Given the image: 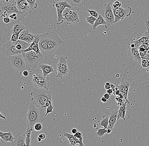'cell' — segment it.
Here are the masks:
<instances>
[{
	"label": "cell",
	"instance_id": "obj_1",
	"mask_svg": "<svg viewBox=\"0 0 149 146\" xmlns=\"http://www.w3.org/2000/svg\"><path fill=\"white\" fill-rule=\"evenodd\" d=\"M31 95L33 97L31 102L37 105L43 113L46 114L45 105L47 100H52L51 92L44 88H34Z\"/></svg>",
	"mask_w": 149,
	"mask_h": 146
},
{
	"label": "cell",
	"instance_id": "obj_10",
	"mask_svg": "<svg viewBox=\"0 0 149 146\" xmlns=\"http://www.w3.org/2000/svg\"><path fill=\"white\" fill-rule=\"evenodd\" d=\"M68 57L66 56H62L59 57V62L57 65V78L62 80L68 74L69 70L68 65Z\"/></svg>",
	"mask_w": 149,
	"mask_h": 146
},
{
	"label": "cell",
	"instance_id": "obj_13",
	"mask_svg": "<svg viewBox=\"0 0 149 146\" xmlns=\"http://www.w3.org/2000/svg\"><path fill=\"white\" fill-rule=\"evenodd\" d=\"M113 12L115 17V20L114 23H116L123 20L125 17L130 16L132 12V9L130 7L127 9L120 8L115 9L112 8Z\"/></svg>",
	"mask_w": 149,
	"mask_h": 146
},
{
	"label": "cell",
	"instance_id": "obj_25",
	"mask_svg": "<svg viewBox=\"0 0 149 146\" xmlns=\"http://www.w3.org/2000/svg\"><path fill=\"white\" fill-rule=\"evenodd\" d=\"M13 25L12 28V32L13 33H20L26 29L25 26L20 22H17L13 23Z\"/></svg>",
	"mask_w": 149,
	"mask_h": 146
},
{
	"label": "cell",
	"instance_id": "obj_4",
	"mask_svg": "<svg viewBox=\"0 0 149 146\" xmlns=\"http://www.w3.org/2000/svg\"><path fill=\"white\" fill-rule=\"evenodd\" d=\"M23 55L26 61L27 69L30 73L36 69L37 64L44 58L41 53L38 54L33 51L23 53Z\"/></svg>",
	"mask_w": 149,
	"mask_h": 146
},
{
	"label": "cell",
	"instance_id": "obj_39",
	"mask_svg": "<svg viewBox=\"0 0 149 146\" xmlns=\"http://www.w3.org/2000/svg\"><path fill=\"white\" fill-rule=\"evenodd\" d=\"M87 11L90 14L91 16H92L94 17H95L97 19L98 17L99 14L97 12H96V11L93 10H90L89 9H88Z\"/></svg>",
	"mask_w": 149,
	"mask_h": 146
},
{
	"label": "cell",
	"instance_id": "obj_32",
	"mask_svg": "<svg viewBox=\"0 0 149 146\" xmlns=\"http://www.w3.org/2000/svg\"><path fill=\"white\" fill-rule=\"evenodd\" d=\"M74 138L76 140L77 144H79L80 146H85L83 142L82 134L78 131L77 133L74 135Z\"/></svg>",
	"mask_w": 149,
	"mask_h": 146
},
{
	"label": "cell",
	"instance_id": "obj_57",
	"mask_svg": "<svg viewBox=\"0 0 149 146\" xmlns=\"http://www.w3.org/2000/svg\"></svg>",
	"mask_w": 149,
	"mask_h": 146
},
{
	"label": "cell",
	"instance_id": "obj_47",
	"mask_svg": "<svg viewBox=\"0 0 149 146\" xmlns=\"http://www.w3.org/2000/svg\"><path fill=\"white\" fill-rule=\"evenodd\" d=\"M107 93L109 94L110 95H111L113 94V91L112 89L111 88L109 90H107Z\"/></svg>",
	"mask_w": 149,
	"mask_h": 146
},
{
	"label": "cell",
	"instance_id": "obj_42",
	"mask_svg": "<svg viewBox=\"0 0 149 146\" xmlns=\"http://www.w3.org/2000/svg\"><path fill=\"white\" fill-rule=\"evenodd\" d=\"M42 126L41 123H36V124L34 125V127H33V129L35 130V131H40L42 130Z\"/></svg>",
	"mask_w": 149,
	"mask_h": 146
},
{
	"label": "cell",
	"instance_id": "obj_12",
	"mask_svg": "<svg viewBox=\"0 0 149 146\" xmlns=\"http://www.w3.org/2000/svg\"><path fill=\"white\" fill-rule=\"evenodd\" d=\"M63 16L68 25L78 24L80 22L78 12L72 11L69 8H66L63 12Z\"/></svg>",
	"mask_w": 149,
	"mask_h": 146
},
{
	"label": "cell",
	"instance_id": "obj_41",
	"mask_svg": "<svg viewBox=\"0 0 149 146\" xmlns=\"http://www.w3.org/2000/svg\"><path fill=\"white\" fill-rule=\"evenodd\" d=\"M54 109V105L53 104L51 105L49 107H47L46 109V112L45 115V117H46L49 113L53 112Z\"/></svg>",
	"mask_w": 149,
	"mask_h": 146
},
{
	"label": "cell",
	"instance_id": "obj_11",
	"mask_svg": "<svg viewBox=\"0 0 149 146\" xmlns=\"http://www.w3.org/2000/svg\"><path fill=\"white\" fill-rule=\"evenodd\" d=\"M2 53L6 56H11L20 54H23V52L18 50L17 42L10 41L4 44L2 47Z\"/></svg>",
	"mask_w": 149,
	"mask_h": 146
},
{
	"label": "cell",
	"instance_id": "obj_2",
	"mask_svg": "<svg viewBox=\"0 0 149 146\" xmlns=\"http://www.w3.org/2000/svg\"><path fill=\"white\" fill-rule=\"evenodd\" d=\"M45 115L37 105L31 102L26 116L28 127L33 128L36 123H42L44 121Z\"/></svg>",
	"mask_w": 149,
	"mask_h": 146
},
{
	"label": "cell",
	"instance_id": "obj_29",
	"mask_svg": "<svg viewBox=\"0 0 149 146\" xmlns=\"http://www.w3.org/2000/svg\"><path fill=\"white\" fill-rule=\"evenodd\" d=\"M64 136L68 139L70 142V145L71 146H74L77 144V142L74 138L73 134H71L69 133L65 132L64 133Z\"/></svg>",
	"mask_w": 149,
	"mask_h": 146
},
{
	"label": "cell",
	"instance_id": "obj_19",
	"mask_svg": "<svg viewBox=\"0 0 149 146\" xmlns=\"http://www.w3.org/2000/svg\"><path fill=\"white\" fill-rule=\"evenodd\" d=\"M19 40L31 43L34 40V34H33L28 29H25L19 33Z\"/></svg>",
	"mask_w": 149,
	"mask_h": 146
},
{
	"label": "cell",
	"instance_id": "obj_22",
	"mask_svg": "<svg viewBox=\"0 0 149 146\" xmlns=\"http://www.w3.org/2000/svg\"><path fill=\"white\" fill-rule=\"evenodd\" d=\"M39 68L42 70L44 77H46L50 73L55 72L54 69L52 65L47 64H41L39 66Z\"/></svg>",
	"mask_w": 149,
	"mask_h": 146
},
{
	"label": "cell",
	"instance_id": "obj_33",
	"mask_svg": "<svg viewBox=\"0 0 149 146\" xmlns=\"http://www.w3.org/2000/svg\"><path fill=\"white\" fill-rule=\"evenodd\" d=\"M108 129L103 128H98L96 132L95 133L96 136L97 137L99 138H101L104 136V135L107 133Z\"/></svg>",
	"mask_w": 149,
	"mask_h": 146
},
{
	"label": "cell",
	"instance_id": "obj_36",
	"mask_svg": "<svg viewBox=\"0 0 149 146\" xmlns=\"http://www.w3.org/2000/svg\"><path fill=\"white\" fill-rule=\"evenodd\" d=\"M32 9H37L38 4L37 3V0H26Z\"/></svg>",
	"mask_w": 149,
	"mask_h": 146
},
{
	"label": "cell",
	"instance_id": "obj_45",
	"mask_svg": "<svg viewBox=\"0 0 149 146\" xmlns=\"http://www.w3.org/2000/svg\"><path fill=\"white\" fill-rule=\"evenodd\" d=\"M38 137L40 138L42 140H43V139H45L46 138V136L45 134H41L39 135Z\"/></svg>",
	"mask_w": 149,
	"mask_h": 146
},
{
	"label": "cell",
	"instance_id": "obj_16",
	"mask_svg": "<svg viewBox=\"0 0 149 146\" xmlns=\"http://www.w3.org/2000/svg\"><path fill=\"white\" fill-rule=\"evenodd\" d=\"M130 87V83L129 81L122 80L120 84L118 86V88L120 91L121 93L124 96V99L130 103L127 98L129 87Z\"/></svg>",
	"mask_w": 149,
	"mask_h": 146
},
{
	"label": "cell",
	"instance_id": "obj_46",
	"mask_svg": "<svg viewBox=\"0 0 149 146\" xmlns=\"http://www.w3.org/2000/svg\"><path fill=\"white\" fill-rule=\"evenodd\" d=\"M22 74L24 77H27L29 76V71L28 70H25L22 73Z\"/></svg>",
	"mask_w": 149,
	"mask_h": 146
},
{
	"label": "cell",
	"instance_id": "obj_9",
	"mask_svg": "<svg viewBox=\"0 0 149 146\" xmlns=\"http://www.w3.org/2000/svg\"><path fill=\"white\" fill-rule=\"evenodd\" d=\"M53 7H55L57 13L58 22L57 25H60L64 23L65 19L63 16V12L66 8L72 9L71 6L67 1H59L54 2Z\"/></svg>",
	"mask_w": 149,
	"mask_h": 146
},
{
	"label": "cell",
	"instance_id": "obj_44",
	"mask_svg": "<svg viewBox=\"0 0 149 146\" xmlns=\"http://www.w3.org/2000/svg\"><path fill=\"white\" fill-rule=\"evenodd\" d=\"M111 84L109 82H107L105 83V88L106 90H109L111 89Z\"/></svg>",
	"mask_w": 149,
	"mask_h": 146
},
{
	"label": "cell",
	"instance_id": "obj_48",
	"mask_svg": "<svg viewBox=\"0 0 149 146\" xmlns=\"http://www.w3.org/2000/svg\"><path fill=\"white\" fill-rule=\"evenodd\" d=\"M103 97H105L107 100H109V99H110V95L109 94L107 93H106L104 95Z\"/></svg>",
	"mask_w": 149,
	"mask_h": 146
},
{
	"label": "cell",
	"instance_id": "obj_51",
	"mask_svg": "<svg viewBox=\"0 0 149 146\" xmlns=\"http://www.w3.org/2000/svg\"><path fill=\"white\" fill-rule=\"evenodd\" d=\"M0 114H1L0 117H1V118H2L3 119H4L5 120H6V117L5 116H3L1 112H0Z\"/></svg>",
	"mask_w": 149,
	"mask_h": 146
},
{
	"label": "cell",
	"instance_id": "obj_6",
	"mask_svg": "<svg viewBox=\"0 0 149 146\" xmlns=\"http://www.w3.org/2000/svg\"><path fill=\"white\" fill-rule=\"evenodd\" d=\"M8 65L19 71L21 73H22L24 71L27 70L26 66V61L23 54L9 56Z\"/></svg>",
	"mask_w": 149,
	"mask_h": 146
},
{
	"label": "cell",
	"instance_id": "obj_27",
	"mask_svg": "<svg viewBox=\"0 0 149 146\" xmlns=\"http://www.w3.org/2000/svg\"><path fill=\"white\" fill-rule=\"evenodd\" d=\"M102 25H104L105 26L107 25V23L102 15L101 14H100L98 17L97 19V20L95 22V24L93 26V29L95 30L98 26Z\"/></svg>",
	"mask_w": 149,
	"mask_h": 146
},
{
	"label": "cell",
	"instance_id": "obj_55",
	"mask_svg": "<svg viewBox=\"0 0 149 146\" xmlns=\"http://www.w3.org/2000/svg\"><path fill=\"white\" fill-rule=\"evenodd\" d=\"M12 1H13V0H1V1L3 2H9Z\"/></svg>",
	"mask_w": 149,
	"mask_h": 146
},
{
	"label": "cell",
	"instance_id": "obj_7",
	"mask_svg": "<svg viewBox=\"0 0 149 146\" xmlns=\"http://www.w3.org/2000/svg\"><path fill=\"white\" fill-rule=\"evenodd\" d=\"M112 2H110L104 4L101 14L107 23V25H105V28L107 29L115 22V17L112 7Z\"/></svg>",
	"mask_w": 149,
	"mask_h": 146
},
{
	"label": "cell",
	"instance_id": "obj_31",
	"mask_svg": "<svg viewBox=\"0 0 149 146\" xmlns=\"http://www.w3.org/2000/svg\"><path fill=\"white\" fill-rule=\"evenodd\" d=\"M33 128L27 127L25 134H26V146H31V133L33 131Z\"/></svg>",
	"mask_w": 149,
	"mask_h": 146
},
{
	"label": "cell",
	"instance_id": "obj_43",
	"mask_svg": "<svg viewBox=\"0 0 149 146\" xmlns=\"http://www.w3.org/2000/svg\"><path fill=\"white\" fill-rule=\"evenodd\" d=\"M3 21L6 24H9L11 22V19L8 17H3Z\"/></svg>",
	"mask_w": 149,
	"mask_h": 146
},
{
	"label": "cell",
	"instance_id": "obj_15",
	"mask_svg": "<svg viewBox=\"0 0 149 146\" xmlns=\"http://www.w3.org/2000/svg\"><path fill=\"white\" fill-rule=\"evenodd\" d=\"M127 52V57L130 60H134L138 62L139 64L141 63L142 59L140 55L138 49H137L136 47L132 48L130 46H128Z\"/></svg>",
	"mask_w": 149,
	"mask_h": 146
},
{
	"label": "cell",
	"instance_id": "obj_17",
	"mask_svg": "<svg viewBox=\"0 0 149 146\" xmlns=\"http://www.w3.org/2000/svg\"><path fill=\"white\" fill-rule=\"evenodd\" d=\"M16 1L19 11L26 12L29 14L32 13L33 9L26 0H16Z\"/></svg>",
	"mask_w": 149,
	"mask_h": 146
},
{
	"label": "cell",
	"instance_id": "obj_28",
	"mask_svg": "<svg viewBox=\"0 0 149 146\" xmlns=\"http://www.w3.org/2000/svg\"><path fill=\"white\" fill-rule=\"evenodd\" d=\"M70 5L73 6H84L86 4V0H67Z\"/></svg>",
	"mask_w": 149,
	"mask_h": 146
},
{
	"label": "cell",
	"instance_id": "obj_14",
	"mask_svg": "<svg viewBox=\"0 0 149 146\" xmlns=\"http://www.w3.org/2000/svg\"><path fill=\"white\" fill-rule=\"evenodd\" d=\"M39 46L41 53L43 55L45 58L50 57L48 46L44 33L40 35V39L39 42Z\"/></svg>",
	"mask_w": 149,
	"mask_h": 146
},
{
	"label": "cell",
	"instance_id": "obj_38",
	"mask_svg": "<svg viewBox=\"0 0 149 146\" xmlns=\"http://www.w3.org/2000/svg\"><path fill=\"white\" fill-rule=\"evenodd\" d=\"M122 3L119 1H115L112 5V7L113 9H117L121 7Z\"/></svg>",
	"mask_w": 149,
	"mask_h": 146
},
{
	"label": "cell",
	"instance_id": "obj_26",
	"mask_svg": "<svg viewBox=\"0 0 149 146\" xmlns=\"http://www.w3.org/2000/svg\"><path fill=\"white\" fill-rule=\"evenodd\" d=\"M30 51H33L37 53H40L41 52L40 51V48H39V44L37 43L33 42L31 44V45L29 46V48L24 50L23 53H26Z\"/></svg>",
	"mask_w": 149,
	"mask_h": 146
},
{
	"label": "cell",
	"instance_id": "obj_35",
	"mask_svg": "<svg viewBox=\"0 0 149 146\" xmlns=\"http://www.w3.org/2000/svg\"><path fill=\"white\" fill-rule=\"evenodd\" d=\"M86 20L87 23L93 26L94 24H95L96 20H97V18L92 16H91L86 17Z\"/></svg>",
	"mask_w": 149,
	"mask_h": 146
},
{
	"label": "cell",
	"instance_id": "obj_54",
	"mask_svg": "<svg viewBox=\"0 0 149 146\" xmlns=\"http://www.w3.org/2000/svg\"><path fill=\"white\" fill-rule=\"evenodd\" d=\"M112 130L110 129H108V131H107V134H110L111 133V132L112 131Z\"/></svg>",
	"mask_w": 149,
	"mask_h": 146
},
{
	"label": "cell",
	"instance_id": "obj_49",
	"mask_svg": "<svg viewBox=\"0 0 149 146\" xmlns=\"http://www.w3.org/2000/svg\"><path fill=\"white\" fill-rule=\"evenodd\" d=\"M78 131V130H77V129H76V128H73V129H72L71 130L72 134H73V135L77 133Z\"/></svg>",
	"mask_w": 149,
	"mask_h": 146
},
{
	"label": "cell",
	"instance_id": "obj_21",
	"mask_svg": "<svg viewBox=\"0 0 149 146\" xmlns=\"http://www.w3.org/2000/svg\"><path fill=\"white\" fill-rule=\"evenodd\" d=\"M118 111L113 110L109 115V124L108 129H110L113 131V128L117 120Z\"/></svg>",
	"mask_w": 149,
	"mask_h": 146
},
{
	"label": "cell",
	"instance_id": "obj_56",
	"mask_svg": "<svg viewBox=\"0 0 149 146\" xmlns=\"http://www.w3.org/2000/svg\"><path fill=\"white\" fill-rule=\"evenodd\" d=\"M37 140H38V142H41L42 141V139H41L40 138L38 137H37Z\"/></svg>",
	"mask_w": 149,
	"mask_h": 146
},
{
	"label": "cell",
	"instance_id": "obj_40",
	"mask_svg": "<svg viewBox=\"0 0 149 146\" xmlns=\"http://www.w3.org/2000/svg\"><path fill=\"white\" fill-rule=\"evenodd\" d=\"M141 66L144 68H147L149 67V60H148L144 59L143 60L141 61Z\"/></svg>",
	"mask_w": 149,
	"mask_h": 146
},
{
	"label": "cell",
	"instance_id": "obj_24",
	"mask_svg": "<svg viewBox=\"0 0 149 146\" xmlns=\"http://www.w3.org/2000/svg\"><path fill=\"white\" fill-rule=\"evenodd\" d=\"M127 103H130L128 101L125 100L123 105L121 107H120V108H119V110H118L117 120H120V119H123L124 121H125L126 112L127 109Z\"/></svg>",
	"mask_w": 149,
	"mask_h": 146
},
{
	"label": "cell",
	"instance_id": "obj_37",
	"mask_svg": "<svg viewBox=\"0 0 149 146\" xmlns=\"http://www.w3.org/2000/svg\"><path fill=\"white\" fill-rule=\"evenodd\" d=\"M19 33H13V35L11 37V41L14 42H17L19 39Z\"/></svg>",
	"mask_w": 149,
	"mask_h": 146
},
{
	"label": "cell",
	"instance_id": "obj_50",
	"mask_svg": "<svg viewBox=\"0 0 149 146\" xmlns=\"http://www.w3.org/2000/svg\"><path fill=\"white\" fill-rule=\"evenodd\" d=\"M101 100L102 103H106V102H107V100H107V99H106V98H105V97H102V98H101Z\"/></svg>",
	"mask_w": 149,
	"mask_h": 146
},
{
	"label": "cell",
	"instance_id": "obj_52",
	"mask_svg": "<svg viewBox=\"0 0 149 146\" xmlns=\"http://www.w3.org/2000/svg\"><path fill=\"white\" fill-rule=\"evenodd\" d=\"M124 104V102H117V105L119 106V107H121L123 104Z\"/></svg>",
	"mask_w": 149,
	"mask_h": 146
},
{
	"label": "cell",
	"instance_id": "obj_30",
	"mask_svg": "<svg viewBox=\"0 0 149 146\" xmlns=\"http://www.w3.org/2000/svg\"><path fill=\"white\" fill-rule=\"evenodd\" d=\"M98 123L100 126H103L104 128L108 129L109 124V117L107 115H104L102 118L99 121Z\"/></svg>",
	"mask_w": 149,
	"mask_h": 146
},
{
	"label": "cell",
	"instance_id": "obj_53",
	"mask_svg": "<svg viewBox=\"0 0 149 146\" xmlns=\"http://www.w3.org/2000/svg\"><path fill=\"white\" fill-rule=\"evenodd\" d=\"M116 87L114 84H111V88L112 89V90H114V89H116Z\"/></svg>",
	"mask_w": 149,
	"mask_h": 146
},
{
	"label": "cell",
	"instance_id": "obj_34",
	"mask_svg": "<svg viewBox=\"0 0 149 146\" xmlns=\"http://www.w3.org/2000/svg\"><path fill=\"white\" fill-rule=\"evenodd\" d=\"M136 39L140 42L142 44H145L149 42V36L148 35L147 32L145 33L141 37H139Z\"/></svg>",
	"mask_w": 149,
	"mask_h": 146
},
{
	"label": "cell",
	"instance_id": "obj_18",
	"mask_svg": "<svg viewBox=\"0 0 149 146\" xmlns=\"http://www.w3.org/2000/svg\"><path fill=\"white\" fill-rule=\"evenodd\" d=\"M29 13L26 12L18 11L17 12L13 13L8 15V17L11 19V23H12L17 22H20L23 20L26 16L28 15Z\"/></svg>",
	"mask_w": 149,
	"mask_h": 146
},
{
	"label": "cell",
	"instance_id": "obj_5",
	"mask_svg": "<svg viewBox=\"0 0 149 146\" xmlns=\"http://www.w3.org/2000/svg\"><path fill=\"white\" fill-rule=\"evenodd\" d=\"M47 42L50 57L59 46L63 45V42L59 36L55 32L47 31L44 33Z\"/></svg>",
	"mask_w": 149,
	"mask_h": 146
},
{
	"label": "cell",
	"instance_id": "obj_20",
	"mask_svg": "<svg viewBox=\"0 0 149 146\" xmlns=\"http://www.w3.org/2000/svg\"><path fill=\"white\" fill-rule=\"evenodd\" d=\"M12 144L13 146H26V134L18 133L15 136V140Z\"/></svg>",
	"mask_w": 149,
	"mask_h": 146
},
{
	"label": "cell",
	"instance_id": "obj_3",
	"mask_svg": "<svg viewBox=\"0 0 149 146\" xmlns=\"http://www.w3.org/2000/svg\"><path fill=\"white\" fill-rule=\"evenodd\" d=\"M31 81L36 88H44L48 90L50 87V78L48 76L45 77L40 69L35 70L30 73Z\"/></svg>",
	"mask_w": 149,
	"mask_h": 146
},
{
	"label": "cell",
	"instance_id": "obj_8",
	"mask_svg": "<svg viewBox=\"0 0 149 146\" xmlns=\"http://www.w3.org/2000/svg\"><path fill=\"white\" fill-rule=\"evenodd\" d=\"M18 11H19L17 6L16 0H13L9 2L1 1L0 6L1 17H7L9 14Z\"/></svg>",
	"mask_w": 149,
	"mask_h": 146
},
{
	"label": "cell",
	"instance_id": "obj_23",
	"mask_svg": "<svg viewBox=\"0 0 149 146\" xmlns=\"http://www.w3.org/2000/svg\"><path fill=\"white\" fill-rule=\"evenodd\" d=\"M0 137L2 142L3 143L9 142L13 143L15 140V137L11 132L3 133L0 131Z\"/></svg>",
	"mask_w": 149,
	"mask_h": 146
}]
</instances>
